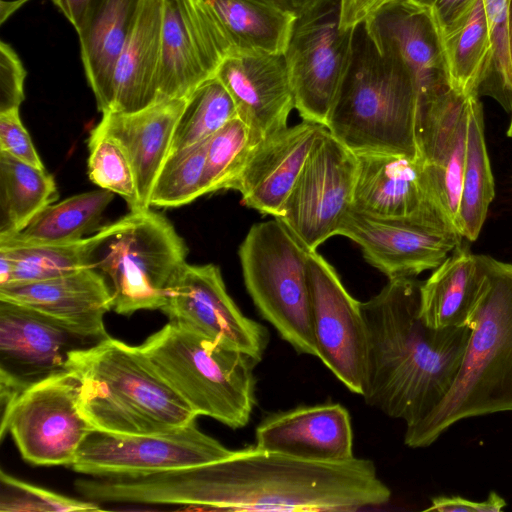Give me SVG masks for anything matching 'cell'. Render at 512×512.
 Instances as JSON below:
<instances>
[{"instance_id":"33","label":"cell","mask_w":512,"mask_h":512,"mask_svg":"<svg viewBox=\"0 0 512 512\" xmlns=\"http://www.w3.org/2000/svg\"><path fill=\"white\" fill-rule=\"evenodd\" d=\"M96 234L66 244L0 243V286L59 277L92 266Z\"/></svg>"},{"instance_id":"38","label":"cell","mask_w":512,"mask_h":512,"mask_svg":"<svg viewBox=\"0 0 512 512\" xmlns=\"http://www.w3.org/2000/svg\"><path fill=\"white\" fill-rule=\"evenodd\" d=\"M88 149L90 180L121 196L130 210L141 209L134 170L121 145L109 136L91 131Z\"/></svg>"},{"instance_id":"47","label":"cell","mask_w":512,"mask_h":512,"mask_svg":"<svg viewBox=\"0 0 512 512\" xmlns=\"http://www.w3.org/2000/svg\"><path fill=\"white\" fill-rule=\"evenodd\" d=\"M272 3L296 16L317 3L319 0H263Z\"/></svg>"},{"instance_id":"3","label":"cell","mask_w":512,"mask_h":512,"mask_svg":"<svg viewBox=\"0 0 512 512\" xmlns=\"http://www.w3.org/2000/svg\"><path fill=\"white\" fill-rule=\"evenodd\" d=\"M483 259L484 285L469 323L461 367L435 410L406 428L408 447L431 445L460 420L512 412V262L487 255Z\"/></svg>"},{"instance_id":"4","label":"cell","mask_w":512,"mask_h":512,"mask_svg":"<svg viewBox=\"0 0 512 512\" xmlns=\"http://www.w3.org/2000/svg\"><path fill=\"white\" fill-rule=\"evenodd\" d=\"M69 369L80 382L79 411L96 431L148 435L196 420L197 415L154 370L139 346L110 336L74 352Z\"/></svg>"},{"instance_id":"2","label":"cell","mask_w":512,"mask_h":512,"mask_svg":"<svg viewBox=\"0 0 512 512\" xmlns=\"http://www.w3.org/2000/svg\"><path fill=\"white\" fill-rule=\"evenodd\" d=\"M422 282L389 279L361 309L366 324L365 402L412 427L451 389L467 348L471 328H432L420 316Z\"/></svg>"},{"instance_id":"24","label":"cell","mask_w":512,"mask_h":512,"mask_svg":"<svg viewBox=\"0 0 512 512\" xmlns=\"http://www.w3.org/2000/svg\"><path fill=\"white\" fill-rule=\"evenodd\" d=\"M188 98L156 101L131 112H108L92 132L117 141L134 170L141 209L150 208L156 178L171 153L176 125Z\"/></svg>"},{"instance_id":"30","label":"cell","mask_w":512,"mask_h":512,"mask_svg":"<svg viewBox=\"0 0 512 512\" xmlns=\"http://www.w3.org/2000/svg\"><path fill=\"white\" fill-rule=\"evenodd\" d=\"M495 196V184L488 157L482 106L479 96L469 100L465 162L461 182L456 228L463 238H478Z\"/></svg>"},{"instance_id":"27","label":"cell","mask_w":512,"mask_h":512,"mask_svg":"<svg viewBox=\"0 0 512 512\" xmlns=\"http://www.w3.org/2000/svg\"><path fill=\"white\" fill-rule=\"evenodd\" d=\"M143 0H96L76 30L88 83L98 110L110 112L117 60Z\"/></svg>"},{"instance_id":"23","label":"cell","mask_w":512,"mask_h":512,"mask_svg":"<svg viewBox=\"0 0 512 512\" xmlns=\"http://www.w3.org/2000/svg\"><path fill=\"white\" fill-rule=\"evenodd\" d=\"M326 127L303 120L263 138L254 147L231 190L244 205L277 216L315 143Z\"/></svg>"},{"instance_id":"6","label":"cell","mask_w":512,"mask_h":512,"mask_svg":"<svg viewBox=\"0 0 512 512\" xmlns=\"http://www.w3.org/2000/svg\"><path fill=\"white\" fill-rule=\"evenodd\" d=\"M139 348L197 416L232 429L248 424L256 401L252 357L170 321Z\"/></svg>"},{"instance_id":"37","label":"cell","mask_w":512,"mask_h":512,"mask_svg":"<svg viewBox=\"0 0 512 512\" xmlns=\"http://www.w3.org/2000/svg\"><path fill=\"white\" fill-rule=\"evenodd\" d=\"M258 142L238 116L214 133L206 147L207 193L230 190Z\"/></svg>"},{"instance_id":"13","label":"cell","mask_w":512,"mask_h":512,"mask_svg":"<svg viewBox=\"0 0 512 512\" xmlns=\"http://www.w3.org/2000/svg\"><path fill=\"white\" fill-rule=\"evenodd\" d=\"M232 452L202 432L194 420L148 435L94 431L80 446L71 468L96 478H138L217 461Z\"/></svg>"},{"instance_id":"19","label":"cell","mask_w":512,"mask_h":512,"mask_svg":"<svg viewBox=\"0 0 512 512\" xmlns=\"http://www.w3.org/2000/svg\"><path fill=\"white\" fill-rule=\"evenodd\" d=\"M377 49L411 71L418 102L451 88L442 31L432 12L414 0H395L365 22Z\"/></svg>"},{"instance_id":"32","label":"cell","mask_w":512,"mask_h":512,"mask_svg":"<svg viewBox=\"0 0 512 512\" xmlns=\"http://www.w3.org/2000/svg\"><path fill=\"white\" fill-rule=\"evenodd\" d=\"M58 195L56 182L45 169L0 151V239L21 232Z\"/></svg>"},{"instance_id":"28","label":"cell","mask_w":512,"mask_h":512,"mask_svg":"<svg viewBox=\"0 0 512 512\" xmlns=\"http://www.w3.org/2000/svg\"><path fill=\"white\" fill-rule=\"evenodd\" d=\"M485 272L483 255L458 245L421 284L423 322L437 329L469 327L483 289Z\"/></svg>"},{"instance_id":"20","label":"cell","mask_w":512,"mask_h":512,"mask_svg":"<svg viewBox=\"0 0 512 512\" xmlns=\"http://www.w3.org/2000/svg\"><path fill=\"white\" fill-rule=\"evenodd\" d=\"M215 76L259 141L287 127L295 102L284 54H231Z\"/></svg>"},{"instance_id":"16","label":"cell","mask_w":512,"mask_h":512,"mask_svg":"<svg viewBox=\"0 0 512 512\" xmlns=\"http://www.w3.org/2000/svg\"><path fill=\"white\" fill-rule=\"evenodd\" d=\"M310 317L317 358L352 393L363 391L367 332L361 302L317 251L308 253Z\"/></svg>"},{"instance_id":"9","label":"cell","mask_w":512,"mask_h":512,"mask_svg":"<svg viewBox=\"0 0 512 512\" xmlns=\"http://www.w3.org/2000/svg\"><path fill=\"white\" fill-rule=\"evenodd\" d=\"M354 34L340 26V0H319L296 17L284 57L303 120L326 127L351 65Z\"/></svg>"},{"instance_id":"46","label":"cell","mask_w":512,"mask_h":512,"mask_svg":"<svg viewBox=\"0 0 512 512\" xmlns=\"http://www.w3.org/2000/svg\"><path fill=\"white\" fill-rule=\"evenodd\" d=\"M77 30L96 0H51Z\"/></svg>"},{"instance_id":"39","label":"cell","mask_w":512,"mask_h":512,"mask_svg":"<svg viewBox=\"0 0 512 512\" xmlns=\"http://www.w3.org/2000/svg\"><path fill=\"white\" fill-rule=\"evenodd\" d=\"M489 30L490 56L479 94L490 93L512 106V75L508 44L509 0H483Z\"/></svg>"},{"instance_id":"29","label":"cell","mask_w":512,"mask_h":512,"mask_svg":"<svg viewBox=\"0 0 512 512\" xmlns=\"http://www.w3.org/2000/svg\"><path fill=\"white\" fill-rule=\"evenodd\" d=\"M236 53L284 54L296 15L263 0H203Z\"/></svg>"},{"instance_id":"26","label":"cell","mask_w":512,"mask_h":512,"mask_svg":"<svg viewBox=\"0 0 512 512\" xmlns=\"http://www.w3.org/2000/svg\"><path fill=\"white\" fill-rule=\"evenodd\" d=\"M162 26L163 0H143L116 63L110 112L131 113L157 101Z\"/></svg>"},{"instance_id":"22","label":"cell","mask_w":512,"mask_h":512,"mask_svg":"<svg viewBox=\"0 0 512 512\" xmlns=\"http://www.w3.org/2000/svg\"><path fill=\"white\" fill-rule=\"evenodd\" d=\"M255 446L312 462H340L353 455V431L347 409L325 403L275 413L255 430Z\"/></svg>"},{"instance_id":"31","label":"cell","mask_w":512,"mask_h":512,"mask_svg":"<svg viewBox=\"0 0 512 512\" xmlns=\"http://www.w3.org/2000/svg\"><path fill=\"white\" fill-rule=\"evenodd\" d=\"M113 199V192L99 188L52 203L21 232L0 239V243L66 244L79 241L98 227Z\"/></svg>"},{"instance_id":"44","label":"cell","mask_w":512,"mask_h":512,"mask_svg":"<svg viewBox=\"0 0 512 512\" xmlns=\"http://www.w3.org/2000/svg\"><path fill=\"white\" fill-rule=\"evenodd\" d=\"M428 8L435 17L442 34L455 28L476 0H414Z\"/></svg>"},{"instance_id":"25","label":"cell","mask_w":512,"mask_h":512,"mask_svg":"<svg viewBox=\"0 0 512 512\" xmlns=\"http://www.w3.org/2000/svg\"><path fill=\"white\" fill-rule=\"evenodd\" d=\"M0 300L18 303L69 325L109 337L104 316L113 307L110 287L93 267L59 277L0 286Z\"/></svg>"},{"instance_id":"1","label":"cell","mask_w":512,"mask_h":512,"mask_svg":"<svg viewBox=\"0 0 512 512\" xmlns=\"http://www.w3.org/2000/svg\"><path fill=\"white\" fill-rule=\"evenodd\" d=\"M107 492L114 503L218 511H357L391 498L370 459L312 462L256 446L213 462L114 479Z\"/></svg>"},{"instance_id":"41","label":"cell","mask_w":512,"mask_h":512,"mask_svg":"<svg viewBox=\"0 0 512 512\" xmlns=\"http://www.w3.org/2000/svg\"><path fill=\"white\" fill-rule=\"evenodd\" d=\"M0 151L34 167L45 169L32 139L20 119L19 109L0 113Z\"/></svg>"},{"instance_id":"40","label":"cell","mask_w":512,"mask_h":512,"mask_svg":"<svg viewBox=\"0 0 512 512\" xmlns=\"http://www.w3.org/2000/svg\"><path fill=\"white\" fill-rule=\"evenodd\" d=\"M98 503L67 497L29 484L0 470L1 512L96 511Z\"/></svg>"},{"instance_id":"18","label":"cell","mask_w":512,"mask_h":512,"mask_svg":"<svg viewBox=\"0 0 512 512\" xmlns=\"http://www.w3.org/2000/svg\"><path fill=\"white\" fill-rule=\"evenodd\" d=\"M471 96L449 88L418 102L417 110L416 139L419 156L434 199L455 228Z\"/></svg>"},{"instance_id":"42","label":"cell","mask_w":512,"mask_h":512,"mask_svg":"<svg viewBox=\"0 0 512 512\" xmlns=\"http://www.w3.org/2000/svg\"><path fill=\"white\" fill-rule=\"evenodd\" d=\"M25 68L13 48L0 44V113L19 109L23 102Z\"/></svg>"},{"instance_id":"12","label":"cell","mask_w":512,"mask_h":512,"mask_svg":"<svg viewBox=\"0 0 512 512\" xmlns=\"http://www.w3.org/2000/svg\"><path fill=\"white\" fill-rule=\"evenodd\" d=\"M356 171V154L326 128L274 218L307 250H317L327 239L339 235L351 210Z\"/></svg>"},{"instance_id":"36","label":"cell","mask_w":512,"mask_h":512,"mask_svg":"<svg viewBox=\"0 0 512 512\" xmlns=\"http://www.w3.org/2000/svg\"><path fill=\"white\" fill-rule=\"evenodd\" d=\"M207 140L173 151L164 162L150 195V207H179L207 194Z\"/></svg>"},{"instance_id":"49","label":"cell","mask_w":512,"mask_h":512,"mask_svg":"<svg viewBox=\"0 0 512 512\" xmlns=\"http://www.w3.org/2000/svg\"><path fill=\"white\" fill-rule=\"evenodd\" d=\"M507 135L512 138V118H511L510 125H509L508 131H507Z\"/></svg>"},{"instance_id":"8","label":"cell","mask_w":512,"mask_h":512,"mask_svg":"<svg viewBox=\"0 0 512 512\" xmlns=\"http://www.w3.org/2000/svg\"><path fill=\"white\" fill-rule=\"evenodd\" d=\"M308 253L275 218L254 224L239 247L245 287L259 313L297 353L317 357Z\"/></svg>"},{"instance_id":"48","label":"cell","mask_w":512,"mask_h":512,"mask_svg":"<svg viewBox=\"0 0 512 512\" xmlns=\"http://www.w3.org/2000/svg\"><path fill=\"white\" fill-rule=\"evenodd\" d=\"M508 44H509V58L512 75V0L508 3Z\"/></svg>"},{"instance_id":"21","label":"cell","mask_w":512,"mask_h":512,"mask_svg":"<svg viewBox=\"0 0 512 512\" xmlns=\"http://www.w3.org/2000/svg\"><path fill=\"white\" fill-rule=\"evenodd\" d=\"M356 156L351 210L383 218L432 214L445 217L434 199L420 157L382 152Z\"/></svg>"},{"instance_id":"35","label":"cell","mask_w":512,"mask_h":512,"mask_svg":"<svg viewBox=\"0 0 512 512\" xmlns=\"http://www.w3.org/2000/svg\"><path fill=\"white\" fill-rule=\"evenodd\" d=\"M238 116L236 105L220 80L214 76L188 97L176 125L171 152L208 140Z\"/></svg>"},{"instance_id":"14","label":"cell","mask_w":512,"mask_h":512,"mask_svg":"<svg viewBox=\"0 0 512 512\" xmlns=\"http://www.w3.org/2000/svg\"><path fill=\"white\" fill-rule=\"evenodd\" d=\"M339 235L356 242L366 261L388 279L434 270L463 238L439 214L383 218L353 210L345 216Z\"/></svg>"},{"instance_id":"10","label":"cell","mask_w":512,"mask_h":512,"mask_svg":"<svg viewBox=\"0 0 512 512\" xmlns=\"http://www.w3.org/2000/svg\"><path fill=\"white\" fill-rule=\"evenodd\" d=\"M80 382L73 371L40 381L1 410L0 437L9 433L22 458L38 466H72L95 428L78 408Z\"/></svg>"},{"instance_id":"34","label":"cell","mask_w":512,"mask_h":512,"mask_svg":"<svg viewBox=\"0 0 512 512\" xmlns=\"http://www.w3.org/2000/svg\"><path fill=\"white\" fill-rule=\"evenodd\" d=\"M443 44L451 88L479 96L490 56L483 0H476L458 25L443 35Z\"/></svg>"},{"instance_id":"5","label":"cell","mask_w":512,"mask_h":512,"mask_svg":"<svg viewBox=\"0 0 512 512\" xmlns=\"http://www.w3.org/2000/svg\"><path fill=\"white\" fill-rule=\"evenodd\" d=\"M418 87L399 59L381 53L364 23L355 28L353 57L327 130L355 154L420 157L416 139Z\"/></svg>"},{"instance_id":"43","label":"cell","mask_w":512,"mask_h":512,"mask_svg":"<svg viewBox=\"0 0 512 512\" xmlns=\"http://www.w3.org/2000/svg\"><path fill=\"white\" fill-rule=\"evenodd\" d=\"M506 506V501L495 492L481 502L468 500L460 496H438L431 500L425 511L439 512H499Z\"/></svg>"},{"instance_id":"45","label":"cell","mask_w":512,"mask_h":512,"mask_svg":"<svg viewBox=\"0 0 512 512\" xmlns=\"http://www.w3.org/2000/svg\"><path fill=\"white\" fill-rule=\"evenodd\" d=\"M395 0H340V26L356 28L369 17Z\"/></svg>"},{"instance_id":"11","label":"cell","mask_w":512,"mask_h":512,"mask_svg":"<svg viewBox=\"0 0 512 512\" xmlns=\"http://www.w3.org/2000/svg\"><path fill=\"white\" fill-rule=\"evenodd\" d=\"M104 339L33 308L0 300L1 410L32 385L70 371L74 352Z\"/></svg>"},{"instance_id":"7","label":"cell","mask_w":512,"mask_h":512,"mask_svg":"<svg viewBox=\"0 0 512 512\" xmlns=\"http://www.w3.org/2000/svg\"><path fill=\"white\" fill-rule=\"evenodd\" d=\"M95 234L92 266L110 287L112 309L126 316L161 309L188 252L170 221L150 208L130 210Z\"/></svg>"},{"instance_id":"17","label":"cell","mask_w":512,"mask_h":512,"mask_svg":"<svg viewBox=\"0 0 512 512\" xmlns=\"http://www.w3.org/2000/svg\"><path fill=\"white\" fill-rule=\"evenodd\" d=\"M230 48L203 0H163L157 101L188 98L214 77Z\"/></svg>"},{"instance_id":"15","label":"cell","mask_w":512,"mask_h":512,"mask_svg":"<svg viewBox=\"0 0 512 512\" xmlns=\"http://www.w3.org/2000/svg\"><path fill=\"white\" fill-rule=\"evenodd\" d=\"M160 310L170 322L186 330L245 353L258 363L262 360L268 330L241 312L214 264L186 263L170 285Z\"/></svg>"}]
</instances>
